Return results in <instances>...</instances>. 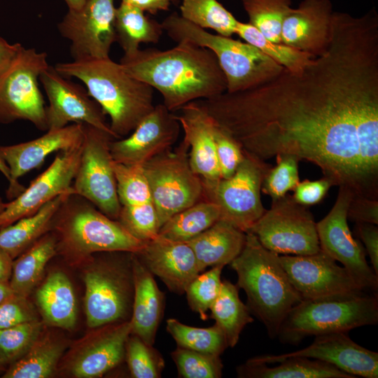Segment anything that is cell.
I'll return each instance as SVG.
<instances>
[{
  "mask_svg": "<svg viewBox=\"0 0 378 378\" xmlns=\"http://www.w3.org/2000/svg\"><path fill=\"white\" fill-rule=\"evenodd\" d=\"M244 153L288 155L378 200V14L334 12L326 50L247 90L198 101Z\"/></svg>",
  "mask_w": 378,
  "mask_h": 378,
  "instance_id": "obj_1",
  "label": "cell"
},
{
  "mask_svg": "<svg viewBox=\"0 0 378 378\" xmlns=\"http://www.w3.org/2000/svg\"><path fill=\"white\" fill-rule=\"evenodd\" d=\"M132 76L157 90L172 112L198 100L219 95L227 82L215 54L190 42L171 49H139L120 61Z\"/></svg>",
  "mask_w": 378,
  "mask_h": 378,
  "instance_id": "obj_2",
  "label": "cell"
},
{
  "mask_svg": "<svg viewBox=\"0 0 378 378\" xmlns=\"http://www.w3.org/2000/svg\"><path fill=\"white\" fill-rule=\"evenodd\" d=\"M55 69L66 78L74 77L110 118L115 139L129 135L154 108L153 88L129 74L107 58L83 57L57 63Z\"/></svg>",
  "mask_w": 378,
  "mask_h": 378,
  "instance_id": "obj_3",
  "label": "cell"
},
{
  "mask_svg": "<svg viewBox=\"0 0 378 378\" xmlns=\"http://www.w3.org/2000/svg\"><path fill=\"white\" fill-rule=\"evenodd\" d=\"M230 265L237 274V287L246 295L251 314L263 323L270 338L276 337L284 318L302 300L282 267L279 255L265 248L247 232L241 253Z\"/></svg>",
  "mask_w": 378,
  "mask_h": 378,
  "instance_id": "obj_4",
  "label": "cell"
},
{
  "mask_svg": "<svg viewBox=\"0 0 378 378\" xmlns=\"http://www.w3.org/2000/svg\"><path fill=\"white\" fill-rule=\"evenodd\" d=\"M161 24L169 37L176 43L190 42L215 54L226 79L227 92L263 84L284 68L254 46L211 34L176 13L167 17Z\"/></svg>",
  "mask_w": 378,
  "mask_h": 378,
  "instance_id": "obj_5",
  "label": "cell"
},
{
  "mask_svg": "<svg viewBox=\"0 0 378 378\" xmlns=\"http://www.w3.org/2000/svg\"><path fill=\"white\" fill-rule=\"evenodd\" d=\"M378 323V297L365 290L302 300L279 329L281 342L298 344L309 336L344 332Z\"/></svg>",
  "mask_w": 378,
  "mask_h": 378,
  "instance_id": "obj_6",
  "label": "cell"
},
{
  "mask_svg": "<svg viewBox=\"0 0 378 378\" xmlns=\"http://www.w3.org/2000/svg\"><path fill=\"white\" fill-rule=\"evenodd\" d=\"M51 227L57 231V248L74 257L98 252L136 253L145 242L128 232L88 200L75 193L66 196L57 211Z\"/></svg>",
  "mask_w": 378,
  "mask_h": 378,
  "instance_id": "obj_7",
  "label": "cell"
},
{
  "mask_svg": "<svg viewBox=\"0 0 378 378\" xmlns=\"http://www.w3.org/2000/svg\"><path fill=\"white\" fill-rule=\"evenodd\" d=\"M189 147L183 140L144 165L160 228L179 211L206 200L202 178L191 168Z\"/></svg>",
  "mask_w": 378,
  "mask_h": 378,
  "instance_id": "obj_8",
  "label": "cell"
},
{
  "mask_svg": "<svg viewBox=\"0 0 378 378\" xmlns=\"http://www.w3.org/2000/svg\"><path fill=\"white\" fill-rule=\"evenodd\" d=\"M48 55L22 46L9 67L0 76V124L28 120L47 131L46 107L38 81L46 69Z\"/></svg>",
  "mask_w": 378,
  "mask_h": 378,
  "instance_id": "obj_9",
  "label": "cell"
},
{
  "mask_svg": "<svg viewBox=\"0 0 378 378\" xmlns=\"http://www.w3.org/2000/svg\"><path fill=\"white\" fill-rule=\"evenodd\" d=\"M132 255L126 261H97L85 274L84 304L88 327L129 321L134 297Z\"/></svg>",
  "mask_w": 378,
  "mask_h": 378,
  "instance_id": "obj_10",
  "label": "cell"
},
{
  "mask_svg": "<svg viewBox=\"0 0 378 378\" xmlns=\"http://www.w3.org/2000/svg\"><path fill=\"white\" fill-rule=\"evenodd\" d=\"M248 232L279 255H310L321 250L312 212L288 194L272 202Z\"/></svg>",
  "mask_w": 378,
  "mask_h": 378,
  "instance_id": "obj_11",
  "label": "cell"
},
{
  "mask_svg": "<svg viewBox=\"0 0 378 378\" xmlns=\"http://www.w3.org/2000/svg\"><path fill=\"white\" fill-rule=\"evenodd\" d=\"M79 165L72 188L74 193L90 201L108 217L117 220L120 211L109 133L83 124Z\"/></svg>",
  "mask_w": 378,
  "mask_h": 378,
  "instance_id": "obj_12",
  "label": "cell"
},
{
  "mask_svg": "<svg viewBox=\"0 0 378 378\" xmlns=\"http://www.w3.org/2000/svg\"><path fill=\"white\" fill-rule=\"evenodd\" d=\"M354 195L348 187L339 186L332 208L316 223L320 248L341 262L360 289L377 293L378 275L369 266L365 250L354 238L347 223V209Z\"/></svg>",
  "mask_w": 378,
  "mask_h": 378,
  "instance_id": "obj_13",
  "label": "cell"
},
{
  "mask_svg": "<svg viewBox=\"0 0 378 378\" xmlns=\"http://www.w3.org/2000/svg\"><path fill=\"white\" fill-rule=\"evenodd\" d=\"M272 166L244 153V158L234 174L221 178L210 191L206 200L220 208V219L225 220L244 232L262 216L261 197L263 178Z\"/></svg>",
  "mask_w": 378,
  "mask_h": 378,
  "instance_id": "obj_14",
  "label": "cell"
},
{
  "mask_svg": "<svg viewBox=\"0 0 378 378\" xmlns=\"http://www.w3.org/2000/svg\"><path fill=\"white\" fill-rule=\"evenodd\" d=\"M115 11L114 0H87L80 8L69 9L57 27L71 41L73 59L109 57L115 42Z\"/></svg>",
  "mask_w": 378,
  "mask_h": 378,
  "instance_id": "obj_15",
  "label": "cell"
},
{
  "mask_svg": "<svg viewBox=\"0 0 378 378\" xmlns=\"http://www.w3.org/2000/svg\"><path fill=\"white\" fill-rule=\"evenodd\" d=\"M39 81L49 102L46 107L48 130L62 128L69 122L83 123L105 131L115 138L106 115L86 88L71 81L50 65L41 74Z\"/></svg>",
  "mask_w": 378,
  "mask_h": 378,
  "instance_id": "obj_16",
  "label": "cell"
},
{
  "mask_svg": "<svg viewBox=\"0 0 378 378\" xmlns=\"http://www.w3.org/2000/svg\"><path fill=\"white\" fill-rule=\"evenodd\" d=\"M80 154L81 146L59 151L50 165L31 181L28 188L6 203L0 214V228L36 213L59 195L74 193L72 183Z\"/></svg>",
  "mask_w": 378,
  "mask_h": 378,
  "instance_id": "obj_17",
  "label": "cell"
},
{
  "mask_svg": "<svg viewBox=\"0 0 378 378\" xmlns=\"http://www.w3.org/2000/svg\"><path fill=\"white\" fill-rule=\"evenodd\" d=\"M279 260L302 300L363 290L344 267L322 250L310 255H279Z\"/></svg>",
  "mask_w": 378,
  "mask_h": 378,
  "instance_id": "obj_18",
  "label": "cell"
},
{
  "mask_svg": "<svg viewBox=\"0 0 378 378\" xmlns=\"http://www.w3.org/2000/svg\"><path fill=\"white\" fill-rule=\"evenodd\" d=\"M180 130L176 115L163 104H159L128 136L111 141L112 158L116 162L143 166L155 156L172 148Z\"/></svg>",
  "mask_w": 378,
  "mask_h": 378,
  "instance_id": "obj_19",
  "label": "cell"
},
{
  "mask_svg": "<svg viewBox=\"0 0 378 378\" xmlns=\"http://www.w3.org/2000/svg\"><path fill=\"white\" fill-rule=\"evenodd\" d=\"M293 356L327 362L355 377H378V353L358 344L344 332L316 335L312 344L295 351L262 355L250 360L267 365Z\"/></svg>",
  "mask_w": 378,
  "mask_h": 378,
  "instance_id": "obj_20",
  "label": "cell"
},
{
  "mask_svg": "<svg viewBox=\"0 0 378 378\" xmlns=\"http://www.w3.org/2000/svg\"><path fill=\"white\" fill-rule=\"evenodd\" d=\"M74 347L69 358L70 373L78 378L100 377L125 357L132 332L130 320L97 328Z\"/></svg>",
  "mask_w": 378,
  "mask_h": 378,
  "instance_id": "obj_21",
  "label": "cell"
},
{
  "mask_svg": "<svg viewBox=\"0 0 378 378\" xmlns=\"http://www.w3.org/2000/svg\"><path fill=\"white\" fill-rule=\"evenodd\" d=\"M83 139V123H74L48 130L45 134L29 141L0 146V156L8 166L10 176L7 196L15 198L20 194L24 188L18 179L40 166L48 155L79 147Z\"/></svg>",
  "mask_w": 378,
  "mask_h": 378,
  "instance_id": "obj_22",
  "label": "cell"
},
{
  "mask_svg": "<svg viewBox=\"0 0 378 378\" xmlns=\"http://www.w3.org/2000/svg\"><path fill=\"white\" fill-rule=\"evenodd\" d=\"M332 13L330 0H302L285 18L280 43L314 57L322 55L329 44Z\"/></svg>",
  "mask_w": 378,
  "mask_h": 378,
  "instance_id": "obj_23",
  "label": "cell"
},
{
  "mask_svg": "<svg viewBox=\"0 0 378 378\" xmlns=\"http://www.w3.org/2000/svg\"><path fill=\"white\" fill-rule=\"evenodd\" d=\"M176 118L183 131V141L189 147V162L202 180L205 193L221 179L214 135V122L197 101L183 106Z\"/></svg>",
  "mask_w": 378,
  "mask_h": 378,
  "instance_id": "obj_24",
  "label": "cell"
},
{
  "mask_svg": "<svg viewBox=\"0 0 378 378\" xmlns=\"http://www.w3.org/2000/svg\"><path fill=\"white\" fill-rule=\"evenodd\" d=\"M134 253L153 276L176 294L185 293L190 281L200 273L194 252L186 242L158 235Z\"/></svg>",
  "mask_w": 378,
  "mask_h": 378,
  "instance_id": "obj_25",
  "label": "cell"
},
{
  "mask_svg": "<svg viewBox=\"0 0 378 378\" xmlns=\"http://www.w3.org/2000/svg\"><path fill=\"white\" fill-rule=\"evenodd\" d=\"M132 267L134 297L130 318L131 334L153 345L164 313V293L160 290L153 274L134 253L132 255Z\"/></svg>",
  "mask_w": 378,
  "mask_h": 378,
  "instance_id": "obj_26",
  "label": "cell"
},
{
  "mask_svg": "<svg viewBox=\"0 0 378 378\" xmlns=\"http://www.w3.org/2000/svg\"><path fill=\"white\" fill-rule=\"evenodd\" d=\"M245 241L246 232L220 219L186 243L192 249L202 272L209 267L230 264L241 253Z\"/></svg>",
  "mask_w": 378,
  "mask_h": 378,
  "instance_id": "obj_27",
  "label": "cell"
},
{
  "mask_svg": "<svg viewBox=\"0 0 378 378\" xmlns=\"http://www.w3.org/2000/svg\"><path fill=\"white\" fill-rule=\"evenodd\" d=\"M58 195L36 213L0 228V249L13 260L33 245L51 228L53 218L66 196Z\"/></svg>",
  "mask_w": 378,
  "mask_h": 378,
  "instance_id": "obj_28",
  "label": "cell"
},
{
  "mask_svg": "<svg viewBox=\"0 0 378 378\" xmlns=\"http://www.w3.org/2000/svg\"><path fill=\"white\" fill-rule=\"evenodd\" d=\"M36 300L45 321L50 325L64 329L75 326L76 298L72 284L64 273H51L37 290Z\"/></svg>",
  "mask_w": 378,
  "mask_h": 378,
  "instance_id": "obj_29",
  "label": "cell"
},
{
  "mask_svg": "<svg viewBox=\"0 0 378 378\" xmlns=\"http://www.w3.org/2000/svg\"><path fill=\"white\" fill-rule=\"evenodd\" d=\"M274 367L250 359L237 367L241 378H355L327 362L306 357L284 358Z\"/></svg>",
  "mask_w": 378,
  "mask_h": 378,
  "instance_id": "obj_30",
  "label": "cell"
},
{
  "mask_svg": "<svg viewBox=\"0 0 378 378\" xmlns=\"http://www.w3.org/2000/svg\"><path fill=\"white\" fill-rule=\"evenodd\" d=\"M55 235L46 233L13 261L9 285L13 293L29 295L41 279L49 260L56 254Z\"/></svg>",
  "mask_w": 378,
  "mask_h": 378,
  "instance_id": "obj_31",
  "label": "cell"
},
{
  "mask_svg": "<svg viewBox=\"0 0 378 378\" xmlns=\"http://www.w3.org/2000/svg\"><path fill=\"white\" fill-rule=\"evenodd\" d=\"M115 42L124 55L134 53L141 43H157L164 31L161 23L149 18L144 12L127 4L120 3L115 11Z\"/></svg>",
  "mask_w": 378,
  "mask_h": 378,
  "instance_id": "obj_32",
  "label": "cell"
},
{
  "mask_svg": "<svg viewBox=\"0 0 378 378\" xmlns=\"http://www.w3.org/2000/svg\"><path fill=\"white\" fill-rule=\"evenodd\" d=\"M209 310L210 317L223 331L228 347H234L244 327L253 322L247 305L239 298V288L226 279L222 281L220 293Z\"/></svg>",
  "mask_w": 378,
  "mask_h": 378,
  "instance_id": "obj_33",
  "label": "cell"
},
{
  "mask_svg": "<svg viewBox=\"0 0 378 378\" xmlns=\"http://www.w3.org/2000/svg\"><path fill=\"white\" fill-rule=\"evenodd\" d=\"M63 349L53 337L39 335L22 356L10 365L2 377H49L56 370Z\"/></svg>",
  "mask_w": 378,
  "mask_h": 378,
  "instance_id": "obj_34",
  "label": "cell"
},
{
  "mask_svg": "<svg viewBox=\"0 0 378 378\" xmlns=\"http://www.w3.org/2000/svg\"><path fill=\"white\" fill-rule=\"evenodd\" d=\"M220 219L219 206L214 202L204 200L172 216L160 227L158 235L170 240L186 242Z\"/></svg>",
  "mask_w": 378,
  "mask_h": 378,
  "instance_id": "obj_35",
  "label": "cell"
},
{
  "mask_svg": "<svg viewBox=\"0 0 378 378\" xmlns=\"http://www.w3.org/2000/svg\"><path fill=\"white\" fill-rule=\"evenodd\" d=\"M181 16L204 29L221 36L235 34L238 20L217 0H181Z\"/></svg>",
  "mask_w": 378,
  "mask_h": 378,
  "instance_id": "obj_36",
  "label": "cell"
},
{
  "mask_svg": "<svg viewBox=\"0 0 378 378\" xmlns=\"http://www.w3.org/2000/svg\"><path fill=\"white\" fill-rule=\"evenodd\" d=\"M235 34L293 73L302 72L314 58L281 43L269 40L248 22L244 23L238 20Z\"/></svg>",
  "mask_w": 378,
  "mask_h": 378,
  "instance_id": "obj_37",
  "label": "cell"
},
{
  "mask_svg": "<svg viewBox=\"0 0 378 378\" xmlns=\"http://www.w3.org/2000/svg\"><path fill=\"white\" fill-rule=\"evenodd\" d=\"M166 330L179 347L218 356L228 347L225 335L216 323L197 328L171 318L166 321Z\"/></svg>",
  "mask_w": 378,
  "mask_h": 378,
  "instance_id": "obj_38",
  "label": "cell"
},
{
  "mask_svg": "<svg viewBox=\"0 0 378 378\" xmlns=\"http://www.w3.org/2000/svg\"><path fill=\"white\" fill-rule=\"evenodd\" d=\"M248 23L269 40L280 43L281 27L292 0H241Z\"/></svg>",
  "mask_w": 378,
  "mask_h": 378,
  "instance_id": "obj_39",
  "label": "cell"
},
{
  "mask_svg": "<svg viewBox=\"0 0 378 378\" xmlns=\"http://www.w3.org/2000/svg\"><path fill=\"white\" fill-rule=\"evenodd\" d=\"M113 167L121 206L152 202L148 182L142 165H129L113 161Z\"/></svg>",
  "mask_w": 378,
  "mask_h": 378,
  "instance_id": "obj_40",
  "label": "cell"
},
{
  "mask_svg": "<svg viewBox=\"0 0 378 378\" xmlns=\"http://www.w3.org/2000/svg\"><path fill=\"white\" fill-rule=\"evenodd\" d=\"M125 356L132 377L159 378L164 368L160 353L153 345L131 334L125 346Z\"/></svg>",
  "mask_w": 378,
  "mask_h": 378,
  "instance_id": "obj_41",
  "label": "cell"
},
{
  "mask_svg": "<svg viewBox=\"0 0 378 378\" xmlns=\"http://www.w3.org/2000/svg\"><path fill=\"white\" fill-rule=\"evenodd\" d=\"M182 378H220L223 365L220 356L177 346L171 353Z\"/></svg>",
  "mask_w": 378,
  "mask_h": 378,
  "instance_id": "obj_42",
  "label": "cell"
},
{
  "mask_svg": "<svg viewBox=\"0 0 378 378\" xmlns=\"http://www.w3.org/2000/svg\"><path fill=\"white\" fill-rule=\"evenodd\" d=\"M224 267H213L199 274L187 286L185 293L190 308L203 321L209 318L208 311L217 298L222 281L220 275Z\"/></svg>",
  "mask_w": 378,
  "mask_h": 378,
  "instance_id": "obj_43",
  "label": "cell"
},
{
  "mask_svg": "<svg viewBox=\"0 0 378 378\" xmlns=\"http://www.w3.org/2000/svg\"><path fill=\"white\" fill-rule=\"evenodd\" d=\"M42 323L37 319L0 329V359L4 365L22 356L41 335Z\"/></svg>",
  "mask_w": 378,
  "mask_h": 378,
  "instance_id": "obj_44",
  "label": "cell"
},
{
  "mask_svg": "<svg viewBox=\"0 0 378 378\" xmlns=\"http://www.w3.org/2000/svg\"><path fill=\"white\" fill-rule=\"evenodd\" d=\"M117 220L128 232L141 241L146 242L158 236V216L152 202L121 206Z\"/></svg>",
  "mask_w": 378,
  "mask_h": 378,
  "instance_id": "obj_45",
  "label": "cell"
},
{
  "mask_svg": "<svg viewBox=\"0 0 378 378\" xmlns=\"http://www.w3.org/2000/svg\"><path fill=\"white\" fill-rule=\"evenodd\" d=\"M275 158L276 164L268 169L261 186V191L269 195L272 202L293 190L300 182L299 160L288 155H279Z\"/></svg>",
  "mask_w": 378,
  "mask_h": 378,
  "instance_id": "obj_46",
  "label": "cell"
},
{
  "mask_svg": "<svg viewBox=\"0 0 378 378\" xmlns=\"http://www.w3.org/2000/svg\"><path fill=\"white\" fill-rule=\"evenodd\" d=\"M214 135L220 178H228L236 172L244 153L239 144L215 122Z\"/></svg>",
  "mask_w": 378,
  "mask_h": 378,
  "instance_id": "obj_47",
  "label": "cell"
},
{
  "mask_svg": "<svg viewBox=\"0 0 378 378\" xmlns=\"http://www.w3.org/2000/svg\"><path fill=\"white\" fill-rule=\"evenodd\" d=\"M36 320L27 297L13 293L0 304V329Z\"/></svg>",
  "mask_w": 378,
  "mask_h": 378,
  "instance_id": "obj_48",
  "label": "cell"
},
{
  "mask_svg": "<svg viewBox=\"0 0 378 378\" xmlns=\"http://www.w3.org/2000/svg\"><path fill=\"white\" fill-rule=\"evenodd\" d=\"M333 186L326 177L316 181L304 180L293 189V199L298 204L307 206L320 202Z\"/></svg>",
  "mask_w": 378,
  "mask_h": 378,
  "instance_id": "obj_49",
  "label": "cell"
},
{
  "mask_svg": "<svg viewBox=\"0 0 378 378\" xmlns=\"http://www.w3.org/2000/svg\"><path fill=\"white\" fill-rule=\"evenodd\" d=\"M347 218L356 223L378 224V200L354 195L347 209Z\"/></svg>",
  "mask_w": 378,
  "mask_h": 378,
  "instance_id": "obj_50",
  "label": "cell"
},
{
  "mask_svg": "<svg viewBox=\"0 0 378 378\" xmlns=\"http://www.w3.org/2000/svg\"><path fill=\"white\" fill-rule=\"evenodd\" d=\"M357 236L363 241L368 254L373 270L378 275V227L377 225L356 223Z\"/></svg>",
  "mask_w": 378,
  "mask_h": 378,
  "instance_id": "obj_51",
  "label": "cell"
},
{
  "mask_svg": "<svg viewBox=\"0 0 378 378\" xmlns=\"http://www.w3.org/2000/svg\"><path fill=\"white\" fill-rule=\"evenodd\" d=\"M174 0H121V3L136 7L144 12L155 15L159 11L167 10Z\"/></svg>",
  "mask_w": 378,
  "mask_h": 378,
  "instance_id": "obj_52",
  "label": "cell"
},
{
  "mask_svg": "<svg viewBox=\"0 0 378 378\" xmlns=\"http://www.w3.org/2000/svg\"><path fill=\"white\" fill-rule=\"evenodd\" d=\"M21 47L20 43H10L0 36V76L9 67Z\"/></svg>",
  "mask_w": 378,
  "mask_h": 378,
  "instance_id": "obj_53",
  "label": "cell"
},
{
  "mask_svg": "<svg viewBox=\"0 0 378 378\" xmlns=\"http://www.w3.org/2000/svg\"><path fill=\"white\" fill-rule=\"evenodd\" d=\"M13 260L0 249V282H9Z\"/></svg>",
  "mask_w": 378,
  "mask_h": 378,
  "instance_id": "obj_54",
  "label": "cell"
},
{
  "mask_svg": "<svg viewBox=\"0 0 378 378\" xmlns=\"http://www.w3.org/2000/svg\"><path fill=\"white\" fill-rule=\"evenodd\" d=\"M13 293L9 282H0V304Z\"/></svg>",
  "mask_w": 378,
  "mask_h": 378,
  "instance_id": "obj_55",
  "label": "cell"
},
{
  "mask_svg": "<svg viewBox=\"0 0 378 378\" xmlns=\"http://www.w3.org/2000/svg\"><path fill=\"white\" fill-rule=\"evenodd\" d=\"M69 9L70 10H78L87 1V0H64Z\"/></svg>",
  "mask_w": 378,
  "mask_h": 378,
  "instance_id": "obj_56",
  "label": "cell"
},
{
  "mask_svg": "<svg viewBox=\"0 0 378 378\" xmlns=\"http://www.w3.org/2000/svg\"><path fill=\"white\" fill-rule=\"evenodd\" d=\"M0 172L6 177L8 181H10V176L8 166L0 156Z\"/></svg>",
  "mask_w": 378,
  "mask_h": 378,
  "instance_id": "obj_57",
  "label": "cell"
},
{
  "mask_svg": "<svg viewBox=\"0 0 378 378\" xmlns=\"http://www.w3.org/2000/svg\"><path fill=\"white\" fill-rule=\"evenodd\" d=\"M6 203H5L0 197V214L4 210Z\"/></svg>",
  "mask_w": 378,
  "mask_h": 378,
  "instance_id": "obj_58",
  "label": "cell"
},
{
  "mask_svg": "<svg viewBox=\"0 0 378 378\" xmlns=\"http://www.w3.org/2000/svg\"><path fill=\"white\" fill-rule=\"evenodd\" d=\"M4 365L0 359V372L4 369Z\"/></svg>",
  "mask_w": 378,
  "mask_h": 378,
  "instance_id": "obj_59",
  "label": "cell"
}]
</instances>
